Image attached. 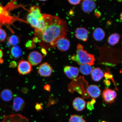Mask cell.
Here are the masks:
<instances>
[{
  "mask_svg": "<svg viewBox=\"0 0 122 122\" xmlns=\"http://www.w3.org/2000/svg\"><path fill=\"white\" fill-rule=\"evenodd\" d=\"M43 17L46 23L45 30L34 35L41 46L46 49L54 48L58 40L66 36V23L57 16L43 14Z\"/></svg>",
  "mask_w": 122,
  "mask_h": 122,
  "instance_id": "obj_1",
  "label": "cell"
},
{
  "mask_svg": "<svg viewBox=\"0 0 122 122\" xmlns=\"http://www.w3.org/2000/svg\"><path fill=\"white\" fill-rule=\"evenodd\" d=\"M70 58L80 65L87 64L92 66L94 65L95 61L93 55L84 50L83 46L80 44L77 46L76 54L71 56Z\"/></svg>",
  "mask_w": 122,
  "mask_h": 122,
  "instance_id": "obj_2",
  "label": "cell"
},
{
  "mask_svg": "<svg viewBox=\"0 0 122 122\" xmlns=\"http://www.w3.org/2000/svg\"><path fill=\"white\" fill-rule=\"evenodd\" d=\"M18 71L20 74L25 75L30 74L32 71V65L28 61L22 60L18 63Z\"/></svg>",
  "mask_w": 122,
  "mask_h": 122,
  "instance_id": "obj_3",
  "label": "cell"
},
{
  "mask_svg": "<svg viewBox=\"0 0 122 122\" xmlns=\"http://www.w3.org/2000/svg\"><path fill=\"white\" fill-rule=\"evenodd\" d=\"M53 72V68L47 62L41 64L38 67V72L42 77H47L51 75Z\"/></svg>",
  "mask_w": 122,
  "mask_h": 122,
  "instance_id": "obj_4",
  "label": "cell"
},
{
  "mask_svg": "<svg viewBox=\"0 0 122 122\" xmlns=\"http://www.w3.org/2000/svg\"><path fill=\"white\" fill-rule=\"evenodd\" d=\"M44 56L40 53L37 51H33L29 55L28 59L29 62L31 65L36 66L42 62Z\"/></svg>",
  "mask_w": 122,
  "mask_h": 122,
  "instance_id": "obj_5",
  "label": "cell"
},
{
  "mask_svg": "<svg viewBox=\"0 0 122 122\" xmlns=\"http://www.w3.org/2000/svg\"><path fill=\"white\" fill-rule=\"evenodd\" d=\"M1 122H29L26 117L20 114H12L5 116Z\"/></svg>",
  "mask_w": 122,
  "mask_h": 122,
  "instance_id": "obj_6",
  "label": "cell"
},
{
  "mask_svg": "<svg viewBox=\"0 0 122 122\" xmlns=\"http://www.w3.org/2000/svg\"><path fill=\"white\" fill-rule=\"evenodd\" d=\"M102 97L106 103H111L113 102L116 98L117 92L115 91L108 88H106L103 91Z\"/></svg>",
  "mask_w": 122,
  "mask_h": 122,
  "instance_id": "obj_7",
  "label": "cell"
},
{
  "mask_svg": "<svg viewBox=\"0 0 122 122\" xmlns=\"http://www.w3.org/2000/svg\"><path fill=\"white\" fill-rule=\"evenodd\" d=\"M66 75L69 78L73 80L77 78L79 73V70L77 67L66 66L64 68Z\"/></svg>",
  "mask_w": 122,
  "mask_h": 122,
  "instance_id": "obj_8",
  "label": "cell"
},
{
  "mask_svg": "<svg viewBox=\"0 0 122 122\" xmlns=\"http://www.w3.org/2000/svg\"><path fill=\"white\" fill-rule=\"evenodd\" d=\"M81 9L85 13H91L96 8V4L95 1L91 0H85L82 2Z\"/></svg>",
  "mask_w": 122,
  "mask_h": 122,
  "instance_id": "obj_9",
  "label": "cell"
},
{
  "mask_svg": "<svg viewBox=\"0 0 122 122\" xmlns=\"http://www.w3.org/2000/svg\"><path fill=\"white\" fill-rule=\"evenodd\" d=\"M88 35L89 31L84 27H78L76 30L75 36L76 38L83 41H86L87 40Z\"/></svg>",
  "mask_w": 122,
  "mask_h": 122,
  "instance_id": "obj_10",
  "label": "cell"
},
{
  "mask_svg": "<svg viewBox=\"0 0 122 122\" xmlns=\"http://www.w3.org/2000/svg\"><path fill=\"white\" fill-rule=\"evenodd\" d=\"M70 43L69 40L66 38L59 39L56 42V46L58 49L62 51L68 50L70 48Z\"/></svg>",
  "mask_w": 122,
  "mask_h": 122,
  "instance_id": "obj_11",
  "label": "cell"
},
{
  "mask_svg": "<svg viewBox=\"0 0 122 122\" xmlns=\"http://www.w3.org/2000/svg\"><path fill=\"white\" fill-rule=\"evenodd\" d=\"M87 92L90 97L93 98H97L101 94V91L99 87L96 85H90L87 88Z\"/></svg>",
  "mask_w": 122,
  "mask_h": 122,
  "instance_id": "obj_12",
  "label": "cell"
},
{
  "mask_svg": "<svg viewBox=\"0 0 122 122\" xmlns=\"http://www.w3.org/2000/svg\"><path fill=\"white\" fill-rule=\"evenodd\" d=\"M72 105L73 107L76 110L83 111L86 106V103L83 99L80 97H77L73 100Z\"/></svg>",
  "mask_w": 122,
  "mask_h": 122,
  "instance_id": "obj_13",
  "label": "cell"
},
{
  "mask_svg": "<svg viewBox=\"0 0 122 122\" xmlns=\"http://www.w3.org/2000/svg\"><path fill=\"white\" fill-rule=\"evenodd\" d=\"M25 102L21 97H15L14 99L13 109L15 112L22 111L25 106Z\"/></svg>",
  "mask_w": 122,
  "mask_h": 122,
  "instance_id": "obj_14",
  "label": "cell"
},
{
  "mask_svg": "<svg viewBox=\"0 0 122 122\" xmlns=\"http://www.w3.org/2000/svg\"><path fill=\"white\" fill-rule=\"evenodd\" d=\"M92 78L94 81L98 82L103 77L104 73L101 69L96 68L93 69L91 73Z\"/></svg>",
  "mask_w": 122,
  "mask_h": 122,
  "instance_id": "obj_15",
  "label": "cell"
},
{
  "mask_svg": "<svg viewBox=\"0 0 122 122\" xmlns=\"http://www.w3.org/2000/svg\"><path fill=\"white\" fill-rule=\"evenodd\" d=\"M35 19L39 20L43 17V15L41 13V9L39 6H34L30 7V13Z\"/></svg>",
  "mask_w": 122,
  "mask_h": 122,
  "instance_id": "obj_16",
  "label": "cell"
},
{
  "mask_svg": "<svg viewBox=\"0 0 122 122\" xmlns=\"http://www.w3.org/2000/svg\"><path fill=\"white\" fill-rule=\"evenodd\" d=\"M93 36L96 41H100L104 39L105 36V32L101 28L97 27L94 30Z\"/></svg>",
  "mask_w": 122,
  "mask_h": 122,
  "instance_id": "obj_17",
  "label": "cell"
},
{
  "mask_svg": "<svg viewBox=\"0 0 122 122\" xmlns=\"http://www.w3.org/2000/svg\"><path fill=\"white\" fill-rule=\"evenodd\" d=\"M10 53L11 57L15 59L19 58L22 55V50L17 45L12 47L10 50Z\"/></svg>",
  "mask_w": 122,
  "mask_h": 122,
  "instance_id": "obj_18",
  "label": "cell"
},
{
  "mask_svg": "<svg viewBox=\"0 0 122 122\" xmlns=\"http://www.w3.org/2000/svg\"><path fill=\"white\" fill-rule=\"evenodd\" d=\"M0 97L5 102H9L13 97V94L12 91L8 89H4L1 93Z\"/></svg>",
  "mask_w": 122,
  "mask_h": 122,
  "instance_id": "obj_19",
  "label": "cell"
},
{
  "mask_svg": "<svg viewBox=\"0 0 122 122\" xmlns=\"http://www.w3.org/2000/svg\"><path fill=\"white\" fill-rule=\"evenodd\" d=\"M120 39L119 34L114 33L111 34L108 38V42L109 45L113 46L118 43Z\"/></svg>",
  "mask_w": 122,
  "mask_h": 122,
  "instance_id": "obj_20",
  "label": "cell"
},
{
  "mask_svg": "<svg viewBox=\"0 0 122 122\" xmlns=\"http://www.w3.org/2000/svg\"><path fill=\"white\" fill-rule=\"evenodd\" d=\"M93 69L91 66L87 64H84L80 66L79 71L82 74L85 75L90 74Z\"/></svg>",
  "mask_w": 122,
  "mask_h": 122,
  "instance_id": "obj_21",
  "label": "cell"
},
{
  "mask_svg": "<svg viewBox=\"0 0 122 122\" xmlns=\"http://www.w3.org/2000/svg\"><path fill=\"white\" fill-rule=\"evenodd\" d=\"M46 26V23L43 17L40 19L35 28V33H39L45 30Z\"/></svg>",
  "mask_w": 122,
  "mask_h": 122,
  "instance_id": "obj_22",
  "label": "cell"
},
{
  "mask_svg": "<svg viewBox=\"0 0 122 122\" xmlns=\"http://www.w3.org/2000/svg\"><path fill=\"white\" fill-rule=\"evenodd\" d=\"M20 42V39L19 36L16 35H12L8 39V43L9 45L12 46L17 45Z\"/></svg>",
  "mask_w": 122,
  "mask_h": 122,
  "instance_id": "obj_23",
  "label": "cell"
},
{
  "mask_svg": "<svg viewBox=\"0 0 122 122\" xmlns=\"http://www.w3.org/2000/svg\"><path fill=\"white\" fill-rule=\"evenodd\" d=\"M39 20L35 19L33 18L29 13L27 15V22L30 23L31 27L34 28L36 27V24H37Z\"/></svg>",
  "mask_w": 122,
  "mask_h": 122,
  "instance_id": "obj_24",
  "label": "cell"
},
{
  "mask_svg": "<svg viewBox=\"0 0 122 122\" xmlns=\"http://www.w3.org/2000/svg\"><path fill=\"white\" fill-rule=\"evenodd\" d=\"M69 122H86L81 116L76 114L71 115L69 120Z\"/></svg>",
  "mask_w": 122,
  "mask_h": 122,
  "instance_id": "obj_25",
  "label": "cell"
},
{
  "mask_svg": "<svg viewBox=\"0 0 122 122\" xmlns=\"http://www.w3.org/2000/svg\"><path fill=\"white\" fill-rule=\"evenodd\" d=\"M7 34L3 29L0 28V42L4 41L6 39Z\"/></svg>",
  "mask_w": 122,
  "mask_h": 122,
  "instance_id": "obj_26",
  "label": "cell"
},
{
  "mask_svg": "<svg viewBox=\"0 0 122 122\" xmlns=\"http://www.w3.org/2000/svg\"><path fill=\"white\" fill-rule=\"evenodd\" d=\"M35 107L36 111H41L43 109V107L41 103H36L35 106Z\"/></svg>",
  "mask_w": 122,
  "mask_h": 122,
  "instance_id": "obj_27",
  "label": "cell"
},
{
  "mask_svg": "<svg viewBox=\"0 0 122 122\" xmlns=\"http://www.w3.org/2000/svg\"><path fill=\"white\" fill-rule=\"evenodd\" d=\"M25 45L27 48H32L34 47V43L31 41H29L27 42Z\"/></svg>",
  "mask_w": 122,
  "mask_h": 122,
  "instance_id": "obj_28",
  "label": "cell"
},
{
  "mask_svg": "<svg viewBox=\"0 0 122 122\" xmlns=\"http://www.w3.org/2000/svg\"><path fill=\"white\" fill-rule=\"evenodd\" d=\"M68 2L70 4L73 5H77L80 4V3L81 1L80 0H69Z\"/></svg>",
  "mask_w": 122,
  "mask_h": 122,
  "instance_id": "obj_29",
  "label": "cell"
},
{
  "mask_svg": "<svg viewBox=\"0 0 122 122\" xmlns=\"http://www.w3.org/2000/svg\"><path fill=\"white\" fill-rule=\"evenodd\" d=\"M3 56V53L2 50L0 49V63H2L3 61L2 58Z\"/></svg>",
  "mask_w": 122,
  "mask_h": 122,
  "instance_id": "obj_30",
  "label": "cell"
},
{
  "mask_svg": "<svg viewBox=\"0 0 122 122\" xmlns=\"http://www.w3.org/2000/svg\"><path fill=\"white\" fill-rule=\"evenodd\" d=\"M44 88L46 91L49 92L50 91V86L49 85H45L44 87Z\"/></svg>",
  "mask_w": 122,
  "mask_h": 122,
  "instance_id": "obj_31",
  "label": "cell"
},
{
  "mask_svg": "<svg viewBox=\"0 0 122 122\" xmlns=\"http://www.w3.org/2000/svg\"><path fill=\"white\" fill-rule=\"evenodd\" d=\"M16 65V62L15 61H12L10 64V66L12 68L15 67Z\"/></svg>",
  "mask_w": 122,
  "mask_h": 122,
  "instance_id": "obj_32",
  "label": "cell"
},
{
  "mask_svg": "<svg viewBox=\"0 0 122 122\" xmlns=\"http://www.w3.org/2000/svg\"><path fill=\"white\" fill-rule=\"evenodd\" d=\"M120 19L122 22V12L121 13V14L120 15Z\"/></svg>",
  "mask_w": 122,
  "mask_h": 122,
  "instance_id": "obj_33",
  "label": "cell"
},
{
  "mask_svg": "<svg viewBox=\"0 0 122 122\" xmlns=\"http://www.w3.org/2000/svg\"><path fill=\"white\" fill-rule=\"evenodd\" d=\"M46 0H40L41 1H46Z\"/></svg>",
  "mask_w": 122,
  "mask_h": 122,
  "instance_id": "obj_34",
  "label": "cell"
},
{
  "mask_svg": "<svg viewBox=\"0 0 122 122\" xmlns=\"http://www.w3.org/2000/svg\"><path fill=\"white\" fill-rule=\"evenodd\" d=\"M102 122H105V121H103Z\"/></svg>",
  "mask_w": 122,
  "mask_h": 122,
  "instance_id": "obj_35",
  "label": "cell"
}]
</instances>
